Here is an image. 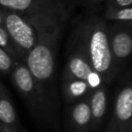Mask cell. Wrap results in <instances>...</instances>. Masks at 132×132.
Wrapping results in <instances>:
<instances>
[{
  "mask_svg": "<svg viewBox=\"0 0 132 132\" xmlns=\"http://www.w3.org/2000/svg\"><path fill=\"white\" fill-rule=\"evenodd\" d=\"M10 74L14 88L26 101L33 117L37 120L43 121L46 125L56 128L57 121L55 111L42 95L28 67L22 63L14 62Z\"/></svg>",
  "mask_w": 132,
  "mask_h": 132,
  "instance_id": "1",
  "label": "cell"
},
{
  "mask_svg": "<svg viewBox=\"0 0 132 132\" xmlns=\"http://www.w3.org/2000/svg\"><path fill=\"white\" fill-rule=\"evenodd\" d=\"M3 18V28L7 32L19 56L29 54L36 44V33L30 23L19 13L0 9Z\"/></svg>",
  "mask_w": 132,
  "mask_h": 132,
  "instance_id": "2",
  "label": "cell"
},
{
  "mask_svg": "<svg viewBox=\"0 0 132 132\" xmlns=\"http://www.w3.org/2000/svg\"><path fill=\"white\" fill-rule=\"evenodd\" d=\"M26 61L29 71L41 91L42 85L52 77L54 72V57L51 47L42 40L36 41L34 47L27 55Z\"/></svg>",
  "mask_w": 132,
  "mask_h": 132,
  "instance_id": "3",
  "label": "cell"
},
{
  "mask_svg": "<svg viewBox=\"0 0 132 132\" xmlns=\"http://www.w3.org/2000/svg\"><path fill=\"white\" fill-rule=\"evenodd\" d=\"M90 56L94 71L99 75H106L111 64V53L106 34L96 30L90 39Z\"/></svg>",
  "mask_w": 132,
  "mask_h": 132,
  "instance_id": "4",
  "label": "cell"
},
{
  "mask_svg": "<svg viewBox=\"0 0 132 132\" xmlns=\"http://www.w3.org/2000/svg\"><path fill=\"white\" fill-rule=\"evenodd\" d=\"M111 120L117 132H128L132 120V86H126L119 91Z\"/></svg>",
  "mask_w": 132,
  "mask_h": 132,
  "instance_id": "5",
  "label": "cell"
},
{
  "mask_svg": "<svg viewBox=\"0 0 132 132\" xmlns=\"http://www.w3.org/2000/svg\"><path fill=\"white\" fill-rule=\"evenodd\" d=\"M92 117L90 103L82 100L74 104L69 112L67 120V129L69 132H91Z\"/></svg>",
  "mask_w": 132,
  "mask_h": 132,
  "instance_id": "6",
  "label": "cell"
},
{
  "mask_svg": "<svg viewBox=\"0 0 132 132\" xmlns=\"http://www.w3.org/2000/svg\"><path fill=\"white\" fill-rule=\"evenodd\" d=\"M0 124L15 130L21 128L10 95L2 81H0Z\"/></svg>",
  "mask_w": 132,
  "mask_h": 132,
  "instance_id": "7",
  "label": "cell"
},
{
  "mask_svg": "<svg viewBox=\"0 0 132 132\" xmlns=\"http://www.w3.org/2000/svg\"><path fill=\"white\" fill-rule=\"evenodd\" d=\"M90 109H91V117H92V125H91V132H100L101 125L106 112V92L103 88L97 89L93 94L89 101Z\"/></svg>",
  "mask_w": 132,
  "mask_h": 132,
  "instance_id": "8",
  "label": "cell"
},
{
  "mask_svg": "<svg viewBox=\"0 0 132 132\" xmlns=\"http://www.w3.org/2000/svg\"><path fill=\"white\" fill-rule=\"evenodd\" d=\"M111 47L118 58H126L132 53V37L126 32H120L113 37Z\"/></svg>",
  "mask_w": 132,
  "mask_h": 132,
  "instance_id": "9",
  "label": "cell"
},
{
  "mask_svg": "<svg viewBox=\"0 0 132 132\" xmlns=\"http://www.w3.org/2000/svg\"><path fill=\"white\" fill-rule=\"evenodd\" d=\"M89 86L86 81L79 79H72L64 86V95L66 100L74 101L84 97L89 92Z\"/></svg>",
  "mask_w": 132,
  "mask_h": 132,
  "instance_id": "10",
  "label": "cell"
},
{
  "mask_svg": "<svg viewBox=\"0 0 132 132\" xmlns=\"http://www.w3.org/2000/svg\"><path fill=\"white\" fill-rule=\"evenodd\" d=\"M69 70L71 72V74L79 80H84L87 82L89 75L93 72L92 68L88 65V63H86L82 59L74 57L70 60L69 62Z\"/></svg>",
  "mask_w": 132,
  "mask_h": 132,
  "instance_id": "11",
  "label": "cell"
},
{
  "mask_svg": "<svg viewBox=\"0 0 132 132\" xmlns=\"http://www.w3.org/2000/svg\"><path fill=\"white\" fill-rule=\"evenodd\" d=\"M34 0H0L2 9L10 10L13 12H22L31 8Z\"/></svg>",
  "mask_w": 132,
  "mask_h": 132,
  "instance_id": "12",
  "label": "cell"
},
{
  "mask_svg": "<svg viewBox=\"0 0 132 132\" xmlns=\"http://www.w3.org/2000/svg\"><path fill=\"white\" fill-rule=\"evenodd\" d=\"M0 47H2L6 53H8V55L12 59L18 57L16 51H15L7 32L5 31V29L3 27H0Z\"/></svg>",
  "mask_w": 132,
  "mask_h": 132,
  "instance_id": "13",
  "label": "cell"
},
{
  "mask_svg": "<svg viewBox=\"0 0 132 132\" xmlns=\"http://www.w3.org/2000/svg\"><path fill=\"white\" fill-rule=\"evenodd\" d=\"M13 65V59L8 55V53L0 47V75H6L11 72Z\"/></svg>",
  "mask_w": 132,
  "mask_h": 132,
  "instance_id": "14",
  "label": "cell"
},
{
  "mask_svg": "<svg viewBox=\"0 0 132 132\" xmlns=\"http://www.w3.org/2000/svg\"><path fill=\"white\" fill-rule=\"evenodd\" d=\"M87 84H88L89 88H91V89H97V88H99V86L101 85V77H100V75L97 72L93 71L89 75L88 80H87Z\"/></svg>",
  "mask_w": 132,
  "mask_h": 132,
  "instance_id": "15",
  "label": "cell"
},
{
  "mask_svg": "<svg viewBox=\"0 0 132 132\" xmlns=\"http://www.w3.org/2000/svg\"><path fill=\"white\" fill-rule=\"evenodd\" d=\"M114 18L119 20H132V7L120 10Z\"/></svg>",
  "mask_w": 132,
  "mask_h": 132,
  "instance_id": "16",
  "label": "cell"
},
{
  "mask_svg": "<svg viewBox=\"0 0 132 132\" xmlns=\"http://www.w3.org/2000/svg\"><path fill=\"white\" fill-rule=\"evenodd\" d=\"M105 132H117L116 127H114V124H113V121L111 119H110V121H109V123L107 125V128H106Z\"/></svg>",
  "mask_w": 132,
  "mask_h": 132,
  "instance_id": "17",
  "label": "cell"
},
{
  "mask_svg": "<svg viewBox=\"0 0 132 132\" xmlns=\"http://www.w3.org/2000/svg\"><path fill=\"white\" fill-rule=\"evenodd\" d=\"M0 132H19V130H15V129H12V128H9V127H6L0 124Z\"/></svg>",
  "mask_w": 132,
  "mask_h": 132,
  "instance_id": "18",
  "label": "cell"
},
{
  "mask_svg": "<svg viewBox=\"0 0 132 132\" xmlns=\"http://www.w3.org/2000/svg\"><path fill=\"white\" fill-rule=\"evenodd\" d=\"M117 3L120 6H128L132 3V0H117Z\"/></svg>",
  "mask_w": 132,
  "mask_h": 132,
  "instance_id": "19",
  "label": "cell"
},
{
  "mask_svg": "<svg viewBox=\"0 0 132 132\" xmlns=\"http://www.w3.org/2000/svg\"><path fill=\"white\" fill-rule=\"evenodd\" d=\"M0 27H3V18H2L1 10H0Z\"/></svg>",
  "mask_w": 132,
  "mask_h": 132,
  "instance_id": "20",
  "label": "cell"
},
{
  "mask_svg": "<svg viewBox=\"0 0 132 132\" xmlns=\"http://www.w3.org/2000/svg\"><path fill=\"white\" fill-rule=\"evenodd\" d=\"M128 132H132V120H131V122H130V125H129V130H128Z\"/></svg>",
  "mask_w": 132,
  "mask_h": 132,
  "instance_id": "21",
  "label": "cell"
},
{
  "mask_svg": "<svg viewBox=\"0 0 132 132\" xmlns=\"http://www.w3.org/2000/svg\"><path fill=\"white\" fill-rule=\"evenodd\" d=\"M19 132H26V131H25L24 129H22V128H20V129H19Z\"/></svg>",
  "mask_w": 132,
  "mask_h": 132,
  "instance_id": "22",
  "label": "cell"
}]
</instances>
